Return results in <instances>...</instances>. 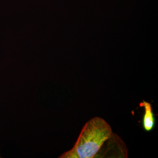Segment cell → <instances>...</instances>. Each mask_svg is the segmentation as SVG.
Listing matches in <instances>:
<instances>
[{
    "label": "cell",
    "instance_id": "1",
    "mask_svg": "<svg viewBox=\"0 0 158 158\" xmlns=\"http://www.w3.org/2000/svg\"><path fill=\"white\" fill-rule=\"evenodd\" d=\"M112 135L111 126L105 119L99 117H94L85 125L73 148L59 158L94 157Z\"/></svg>",
    "mask_w": 158,
    "mask_h": 158
},
{
    "label": "cell",
    "instance_id": "2",
    "mask_svg": "<svg viewBox=\"0 0 158 158\" xmlns=\"http://www.w3.org/2000/svg\"><path fill=\"white\" fill-rule=\"evenodd\" d=\"M140 106L144 108V114L142 120V125L144 131L150 132L152 131L155 125V118L153 112L152 106L148 102L143 100Z\"/></svg>",
    "mask_w": 158,
    "mask_h": 158
}]
</instances>
